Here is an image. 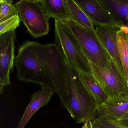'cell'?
Returning <instances> with one entry per match:
<instances>
[{"label": "cell", "mask_w": 128, "mask_h": 128, "mask_svg": "<svg viewBox=\"0 0 128 128\" xmlns=\"http://www.w3.org/2000/svg\"><path fill=\"white\" fill-rule=\"evenodd\" d=\"M63 58L72 114V117L77 123L92 121L97 116L98 105L81 84L78 77V70Z\"/></svg>", "instance_id": "7a4b0ae2"}, {"label": "cell", "mask_w": 128, "mask_h": 128, "mask_svg": "<svg viewBox=\"0 0 128 128\" xmlns=\"http://www.w3.org/2000/svg\"><path fill=\"white\" fill-rule=\"evenodd\" d=\"M13 1L0 0V22L4 21L13 16L18 14V10Z\"/></svg>", "instance_id": "ac0fdd59"}, {"label": "cell", "mask_w": 128, "mask_h": 128, "mask_svg": "<svg viewBox=\"0 0 128 128\" xmlns=\"http://www.w3.org/2000/svg\"><path fill=\"white\" fill-rule=\"evenodd\" d=\"M18 15L30 35L34 38L48 34L49 21L39 0H21L15 4Z\"/></svg>", "instance_id": "52a82bcc"}, {"label": "cell", "mask_w": 128, "mask_h": 128, "mask_svg": "<svg viewBox=\"0 0 128 128\" xmlns=\"http://www.w3.org/2000/svg\"><path fill=\"white\" fill-rule=\"evenodd\" d=\"M68 19L85 28L95 31V24L75 2L74 0H64Z\"/></svg>", "instance_id": "5bb4252c"}, {"label": "cell", "mask_w": 128, "mask_h": 128, "mask_svg": "<svg viewBox=\"0 0 128 128\" xmlns=\"http://www.w3.org/2000/svg\"><path fill=\"white\" fill-rule=\"evenodd\" d=\"M16 30L0 35V94L11 84L10 75L14 69Z\"/></svg>", "instance_id": "ba28073f"}, {"label": "cell", "mask_w": 128, "mask_h": 128, "mask_svg": "<svg viewBox=\"0 0 128 128\" xmlns=\"http://www.w3.org/2000/svg\"><path fill=\"white\" fill-rule=\"evenodd\" d=\"M54 92L48 88L41 89L32 94L31 100L27 106L16 128H24L32 116L40 108L47 106Z\"/></svg>", "instance_id": "8fae6325"}, {"label": "cell", "mask_w": 128, "mask_h": 128, "mask_svg": "<svg viewBox=\"0 0 128 128\" xmlns=\"http://www.w3.org/2000/svg\"><path fill=\"white\" fill-rule=\"evenodd\" d=\"M48 47V44L27 40L19 46L14 62L18 80L49 88L45 69Z\"/></svg>", "instance_id": "6da1fadb"}, {"label": "cell", "mask_w": 128, "mask_h": 128, "mask_svg": "<svg viewBox=\"0 0 128 128\" xmlns=\"http://www.w3.org/2000/svg\"><path fill=\"white\" fill-rule=\"evenodd\" d=\"M95 28L97 36L123 74L117 41L118 31L120 28L100 24H95Z\"/></svg>", "instance_id": "30bf717a"}, {"label": "cell", "mask_w": 128, "mask_h": 128, "mask_svg": "<svg viewBox=\"0 0 128 128\" xmlns=\"http://www.w3.org/2000/svg\"><path fill=\"white\" fill-rule=\"evenodd\" d=\"M74 0L94 24L121 28L120 23L102 0Z\"/></svg>", "instance_id": "9c48e42d"}, {"label": "cell", "mask_w": 128, "mask_h": 128, "mask_svg": "<svg viewBox=\"0 0 128 128\" xmlns=\"http://www.w3.org/2000/svg\"><path fill=\"white\" fill-rule=\"evenodd\" d=\"M92 122L94 128H128L116 121L102 117H96Z\"/></svg>", "instance_id": "ffe728a7"}, {"label": "cell", "mask_w": 128, "mask_h": 128, "mask_svg": "<svg viewBox=\"0 0 128 128\" xmlns=\"http://www.w3.org/2000/svg\"><path fill=\"white\" fill-rule=\"evenodd\" d=\"M117 41L124 75L128 84V33L120 28L118 31Z\"/></svg>", "instance_id": "e0dca14e"}, {"label": "cell", "mask_w": 128, "mask_h": 128, "mask_svg": "<svg viewBox=\"0 0 128 128\" xmlns=\"http://www.w3.org/2000/svg\"><path fill=\"white\" fill-rule=\"evenodd\" d=\"M21 20L18 14L0 22V35L16 30L19 26Z\"/></svg>", "instance_id": "d6986e66"}, {"label": "cell", "mask_w": 128, "mask_h": 128, "mask_svg": "<svg viewBox=\"0 0 128 128\" xmlns=\"http://www.w3.org/2000/svg\"><path fill=\"white\" fill-rule=\"evenodd\" d=\"M128 112V99L118 101L108 100L98 106L96 117H102L117 121Z\"/></svg>", "instance_id": "7c38bea8"}, {"label": "cell", "mask_w": 128, "mask_h": 128, "mask_svg": "<svg viewBox=\"0 0 128 128\" xmlns=\"http://www.w3.org/2000/svg\"><path fill=\"white\" fill-rule=\"evenodd\" d=\"M121 26L128 27V0H102Z\"/></svg>", "instance_id": "2e32d148"}, {"label": "cell", "mask_w": 128, "mask_h": 128, "mask_svg": "<svg viewBox=\"0 0 128 128\" xmlns=\"http://www.w3.org/2000/svg\"><path fill=\"white\" fill-rule=\"evenodd\" d=\"M45 69L49 88L57 94L61 104L72 117L65 61L55 43L48 44Z\"/></svg>", "instance_id": "3957f363"}, {"label": "cell", "mask_w": 128, "mask_h": 128, "mask_svg": "<svg viewBox=\"0 0 128 128\" xmlns=\"http://www.w3.org/2000/svg\"><path fill=\"white\" fill-rule=\"evenodd\" d=\"M116 122L120 125L128 128V112L121 119Z\"/></svg>", "instance_id": "44dd1931"}, {"label": "cell", "mask_w": 128, "mask_h": 128, "mask_svg": "<svg viewBox=\"0 0 128 128\" xmlns=\"http://www.w3.org/2000/svg\"><path fill=\"white\" fill-rule=\"evenodd\" d=\"M90 63L92 75L108 97V100L118 101L128 99L127 82L113 59L105 68L97 66L90 62Z\"/></svg>", "instance_id": "277c9868"}, {"label": "cell", "mask_w": 128, "mask_h": 128, "mask_svg": "<svg viewBox=\"0 0 128 128\" xmlns=\"http://www.w3.org/2000/svg\"><path fill=\"white\" fill-rule=\"evenodd\" d=\"M55 44L63 57L78 71L92 75L90 62L71 30L59 20L54 21Z\"/></svg>", "instance_id": "8992f818"}, {"label": "cell", "mask_w": 128, "mask_h": 128, "mask_svg": "<svg viewBox=\"0 0 128 128\" xmlns=\"http://www.w3.org/2000/svg\"><path fill=\"white\" fill-rule=\"evenodd\" d=\"M78 75L82 86L92 96L98 106L108 100V97L92 75L78 70Z\"/></svg>", "instance_id": "4fadbf2b"}, {"label": "cell", "mask_w": 128, "mask_h": 128, "mask_svg": "<svg viewBox=\"0 0 128 128\" xmlns=\"http://www.w3.org/2000/svg\"><path fill=\"white\" fill-rule=\"evenodd\" d=\"M71 30L89 62L102 68L112 58L95 31H90L70 19L60 20Z\"/></svg>", "instance_id": "5b68a950"}, {"label": "cell", "mask_w": 128, "mask_h": 128, "mask_svg": "<svg viewBox=\"0 0 128 128\" xmlns=\"http://www.w3.org/2000/svg\"><path fill=\"white\" fill-rule=\"evenodd\" d=\"M46 17L54 20H62L68 19L64 0H40Z\"/></svg>", "instance_id": "9a60e30c"}, {"label": "cell", "mask_w": 128, "mask_h": 128, "mask_svg": "<svg viewBox=\"0 0 128 128\" xmlns=\"http://www.w3.org/2000/svg\"><path fill=\"white\" fill-rule=\"evenodd\" d=\"M82 128H94L92 121H89L84 123Z\"/></svg>", "instance_id": "7402d4cb"}]
</instances>
